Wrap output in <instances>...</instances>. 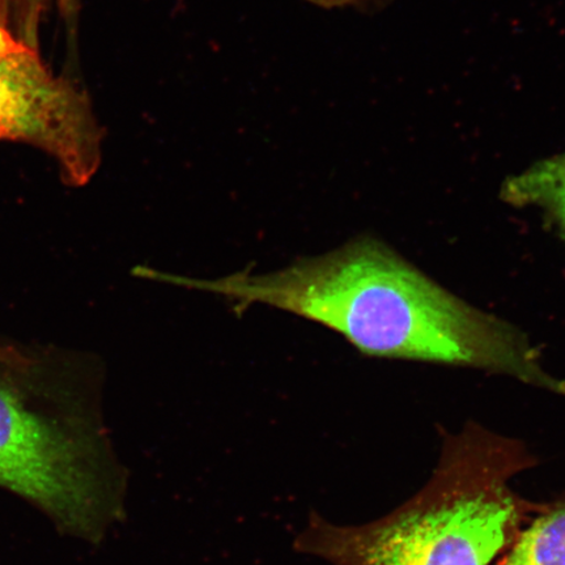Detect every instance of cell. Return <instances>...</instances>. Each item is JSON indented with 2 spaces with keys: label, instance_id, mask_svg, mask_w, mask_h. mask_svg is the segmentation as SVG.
<instances>
[{
  "label": "cell",
  "instance_id": "obj_1",
  "mask_svg": "<svg viewBox=\"0 0 565 565\" xmlns=\"http://www.w3.org/2000/svg\"><path fill=\"white\" fill-rule=\"evenodd\" d=\"M171 285L227 299L237 315L263 303L335 331L363 353L505 374L565 394L512 324L457 298L379 239L363 236L282 270Z\"/></svg>",
  "mask_w": 565,
  "mask_h": 565
},
{
  "label": "cell",
  "instance_id": "obj_2",
  "mask_svg": "<svg viewBox=\"0 0 565 565\" xmlns=\"http://www.w3.org/2000/svg\"><path fill=\"white\" fill-rule=\"evenodd\" d=\"M539 461L524 441L469 422L444 435L433 477L397 510L363 525L310 512L294 550L331 565H494L543 505L512 487Z\"/></svg>",
  "mask_w": 565,
  "mask_h": 565
},
{
  "label": "cell",
  "instance_id": "obj_3",
  "mask_svg": "<svg viewBox=\"0 0 565 565\" xmlns=\"http://www.w3.org/2000/svg\"><path fill=\"white\" fill-rule=\"evenodd\" d=\"M0 486L38 504L65 532L98 545L126 518L129 471L96 415H47L12 380L0 377Z\"/></svg>",
  "mask_w": 565,
  "mask_h": 565
},
{
  "label": "cell",
  "instance_id": "obj_4",
  "mask_svg": "<svg viewBox=\"0 0 565 565\" xmlns=\"http://www.w3.org/2000/svg\"><path fill=\"white\" fill-rule=\"evenodd\" d=\"M104 134L86 90L56 75L0 13V140L39 148L83 186L102 166Z\"/></svg>",
  "mask_w": 565,
  "mask_h": 565
},
{
  "label": "cell",
  "instance_id": "obj_5",
  "mask_svg": "<svg viewBox=\"0 0 565 565\" xmlns=\"http://www.w3.org/2000/svg\"><path fill=\"white\" fill-rule=\"evenodd\" d=\"M501 198L513 206L545 211L565 238V152L536 161L508 179Z\"/></svg>",
  "mask_w": 565,
  "mask_h": 565
},
{
  "label": "cell",
  "instance_id": "obj_6",
  "mask_svg": "<svg viewBox=\"0 0 565 565\" xmlns=\"http://www.w3.org/2000/svg\"><path fill=\"white\" fill-rule=\"evenodd\" d=\"M494 565H565V494L545 501Z\"/></svg>",
  "mask_w": 565,
  "mask_h": 565
},
{
  "label": "cell",
  "instance_id": "obj_7",
  "mask_svg": "<svg viewBox=\"0 0 565 565\" xmlns=\"http://www.w3.org/2000/svg\"><path fill=\"white\" fill-rule=\"evenodd\" d=\"M82 0H9L11 25L21 38L39 45L41 21L51 10L60 12L70 28L76 23Z\"/></svg>",
  "mask_w": 565,
  "mask_h": 565
},
{
  "label": "cell",
  "instance_id": "obj_8",
  "mask_svg": "<svg viewBox=\"0 0 565 565\" xmlns=\"http://www.w3.org/2000/svg\"><path fill=\"white\" fill-rule=\"evenodd\" d=\"M0 365L11 366V369L26 371L33 365L30 358L23 352L12 348V345L0 344Z\"/></svg>",
  "mask_w": 565,
  "mask_h": 565
},
{
  "label": "cell",
  "instance_id": "obj_9",
  "mask_svg": "<svg viewBox=\"0 0 565 565\" xmlns=\"http://www.w3.org/2000/svg\"><path fill=\"white\" fill-rule=\"evenodd\" d=\"M308 2L322 7V9H342V7H366L376 3V0H308Z\"/></svg>",
  "mask_w": 565,
  "mask_h": 565
}]
</instances>
